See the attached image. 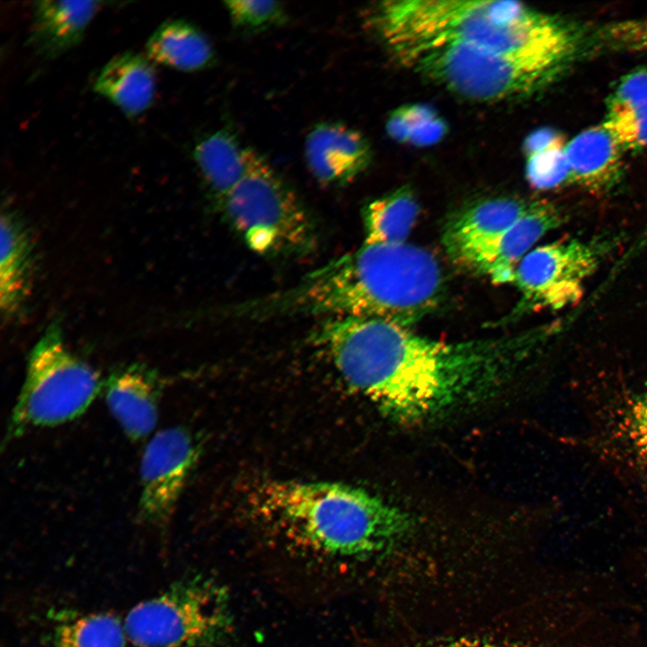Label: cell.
<instances>
[{
  "label": "cell",
  "instance_id": "obj_1",
  "mask_svg": "<svg viewBox=\"0 0 647 647\" xmlns=\"http://www.w3.org/2000/svg\"><path fill=\"white\" fill-rule=\"evenodd\" d=\"M542 330L460 341L376 318H329L315 343L343 381L383 413L425 422L483 403L527 367Z\"/></svg>",
  "mask_w": 647,
  "mask_h": 647
},
{
  "label": "cell",
  "instance_id": "obj_2",
  "mask_svg": "<svg viewBox=\"0 0 647 647\" xmlns=\"http://www.w3.org/2000/svg\"><path fill=\"white\" fill-rule=\"evenodd\" d=\"M444 292L441 268L407 243H367L255 307L266 314L376 318L410 328L435 310Z\"/></svg>",
  "mask_w": 647,
  "mask_h": 647
},
{
  "label": "cell",
  "instance_id": "obj_3",
  "mask_svg": "<svg viewBox=\"0 0 647 647\" xmlns=\"http://www.w3.org/2000/svg\"><path fill=\"white\" fill-rule=\"evenodd\" d=\"M252 503L304 556L339 572L395 548L413 529L409 514L362 489L329 482L268 481Z\"/></svg>",
  "mask_w": 647,
  "mask_h": 647
},
{
  "label": "cell",
  "instance_id": "obj_4",
  "mask_svg": "<svg viewBox=\"0 0 647 647\" xmlns=\"http://www.w3.org/2000/svg\"><path fill=\"white\" fill-rule=\"evenodd\" d=\"M374 21L394 56L459 44L569 57L575 43L561 22L515 1L393 0L377 7Z\"/></svg>",
  "mask_w": 647,
  "mask_h": 647
},
{
  "label": "cell",
  "instance_id": "obj_5",
  "mask_svg": "<svg viewBox=\"0 0 647 647\" xmlns=\"http://www.w3.org/2000/svg\"><path fill=\"white\" fill-rule=\"evenodd\" d=\"M395 57L437 84L477 101H499L528 93L546 82L568 58L459 44H443Z\"/></svg>",
  "mask_w": 647,
  "mask_h": 647
},
{
  "label": "cell",
  "instance_id": "obj_6",
  "mask_svg": "<svg viewBox=\"0 0 647 647\" xmlns=\"http://www.w3.org/2000/svg\"><path fill=\"white\" fill-rule=\"evenodd\" d=\"M137 647H215L229 639L234 617L226 589L212 579H182L134 606L124 618Z\"/></svg>",
  "mask_w": 647,
  "mask_h": 647
},
{
  "label": "cell",
  "instance_id": "obj_7",
  "mask_svg": "<svg viewBox=\"0 0 647 647\" xmlns=\"http://www.w3.org/2000/svg\"><path fill=\"white\" fill-rule=\"evenodd\" d=\"M220 207L244 243L260 254L299 256L316 246V226L309 211L259 155Z\"/></svg>",
  "mask_w": 647,
  "mask_h": 647
},
{
  "label": "cell",
  "instance_id": "obj_8",
  "mask_svg": "<svg viewBox=\"0 0 647 647\" xmlns=\"http://www.w3.org/2000/svg\"><path fill=\"white\" fill-rule=\"evenodd\" d=\"M102 387L98 373L67 348L59 326L52 324L30 353L24 382L9 419L7 438L80 417Z\"/></svg>",
  "mask_w": 647,
  "mask_h": 647
},
{
  "label": "cell",
  "instance_id": "obj_9",
  "mask_svg": "<svg viewBox=\"0 0 647 647\" xmlns=\"http://www.w3.org/2000/svg\"><path fill=\"white\" fill-rule=\"evenodd\" d=\"M600 244L566 238L530 250L514 271L512 284L520 293L514 314L560 310L580 302L602 259Z\"/></svg>",
  "mask_w": 647,
  "mask_h": 647
},
{
  "label": "cell",
  "instance_id": "obj_10",
  "mask_svg": "<svg viewBox=\"0 0 647 647\" xmlns=\"http://www.w3.org/2000/svg\"><path fill=\"white\" fill-rule=\"evenodd\" d=\"M192 435L173 426L159 430L146 444L140 461L138 517L147 525L164 527L198 460Z\"/></svg>",
  "mask_w": 647,
  "mask_h": 647
},
{
  "label": "cell",
  "instance_id": "obj_11",
  "mask_svg": "<svg viewBox=\"0 0 647 647\" xmlns=\"http://www.w3.org/2000/svg\"><path fill=\"white\" fill-rule=\"evenodd\" d=\"M530 202L492 198L475 202L446 224L442 244L448 257L470 270L484 253L525 213Z\"/></svg>",
  "mask_w": 647,
  "mask_h": 647
},
{
  "label": "cell",
  "instance_id": "obj_12",
  "mask_svg": "<svg viewBox=\"0 0 647 647\" xmlns=\"http://www.w3.org/2000/svg\"><path fill=\"white\" fill-rule=\"evenodd\" d=\"M372 152L358 130L333 122L315 126L305 141V159L311 174L326 186L344 185L369 165Z\"/></svg>",
  "mask_w": 647,
  "mask_h": 647
},
{
  "label": "cell",
  "instance_id": "obj_13",
  "mask_svg": "<svg viewBox=\"0 0 647 647\" xmlns=\"http://www.w3.org/2000/svg\"><path fill=\"white\" fill-rule=\"evenodd\" d=\"M161 388L157 374L140 364L116 369L103 383L108 408L130 439H145L155 430Z\"/></svg>",
  "mask_w": 647,
  "mask_h": 647
},
{
  "label": "cell",
  "instance_id": "obj_14",
  "mask_svg": "<svg viewBox=\"0 0 647 647\" xmlns=\"http://www.w3.org/2000/svg\"><path fill=\"white\" fill-rule=\"evenodd\" d=\"M564 220L561 209L553 203L530 202L525 213L478 258L469 271L494 283H512L519 261L542 236Z\"/></svg>",
  "mask_w": 647,
  "mask_h": 647
},
{
  "label": "cell",
  "instance_id": "obj_15",
  "mask_svg": "<svg viewBox=\"0 0 647 647\" xmlns=\"http://www.w3.org/2000/svg\"><path fill=\"white\" fill-rule=\"evenodd\" d=\"M99 1L34 3L27 43L44 60H52L78 45L100 7Z\"/></svg>",
  "mask_w": 647,
  "mask_h": 647
},
{
  "label": "cell",
  "instance_id": "obj_16",
  "mask_svg": "<svg viewBox=\"0 0 647 647\" xmlns=\"http://www.w3.org/2000/svg\"><path fill=\"white\" fill-rule=\"evenodd\" d=\"M93 86L128 117H136L153 102L155 71L149 58L128 51L111 58L98 73Z\"/></svg>",
  "mask_w": 647,
  "mask_h": 647
},
{
  "label": "cell",
  "instance_id": "obj_17",
  "mask_svg": "<svg viewBox=\"0 0 647 647\" xmlns=\"http://www.w3.org/2000/svg\"><path fill=\"white\" fill-rule=\"evenodd\" d=\"M565 151L571 181L590 191H603L618 180L622 149L602 124L579 133Z\"/></svg>",
  "mask_w": 647,
  "mask_h": 647
},
{
  "label": "cell",
  "instance_id": "obj_18",
  "mask_svg": "<svg viewBox=\"0 0 647 647\" xmlns=\"http://www.w3.org/2000/svg\"><path fill=\"white\" fill-rule=\"evenodd\" d=\"M32 243L28 231L9 210L1 215L0 306L5 316L19 311L31 288Z\"/></svg>",
  "mask_w": 647,
  "mask_h": 647
},
{
  "label": "cell",
  "instance_id": "obj_19",
  "mask_svg": "<svg viewBox=\"0 0 647 647\" xmlns=\"http://www.w3.org/2000/svg\"><path fill=\"white\" fill-rule=\"evenodd\" d=\"M257 155L226 130L202 138L193 150L201 177L219 206L246 175Z\"/></svg>",
  "mask_w": 647,
  "mask_h": 647
},
{
  "label": "cell",
  "instance_id": "obj_20",
  "mask_svg": "<svg viewBox=\"0 0 647 647\" xmlns=\"http://www.w3.org/2000/svg\"><path fill=\"white\" fill-rule=\"evenodd\" d=\"M602 125L622 150L647 148V68L620 80L607 101Z\"/></svg>",
  "mask_w": 647,
  "mask_h": 647
},
{
  "label": "cell",
  "instance_id": "obj_21",
  "mask_svg": "<svg viewBox=\"0 0 647 647\" xmlns=\"http://www.w3.org/2000/svg\"><path fill=\"white\" fill-rule=\"evenodd\" d=\"M148 58L172 68L191 72L208 67L214 51L206 35L183 20L162 23L146 44Z\"/></svg>",
  "mask_w": 647,
  "mask_h": 647
},
{
  "label": "cell",
  "instance_id": "obj_22",
  "mask_svg": "<svg viewBox=\"0 0 647 647\" xmlns=\"http://www.w3.org/2000/svg\"><path fill=\"white\" fill-rule=\"evenodd\" d=\"M419 215V205L412 191L400 188L368 204L363 212L365 242L403 244Z\"/></svg>",
  "mask_w": 647,
  "mask_h": 647
},
{
  "label": "cell",
  "instance_id": "obj_23",
  "mask_svg": "<svg viewBox=\"0 0 647 647\" xmlns=\"http://www.w3.org/2000/svg\"><path fill=\"white\" fill-rule=\"evenodd\" d=\"M128 641L124 620L108 612L63 619L52 633V647H126Z\"/></svg>",
  "mask_w": 647,
  "mask_h": 647
},
{
  "label": "cell",
  "instance_id": "obj_24",
  "mask_svg": "<svg viewBox=\"0 0 647 647\" xmlns=\"http://www.w3.org/2000/svg\"><path fill=\"white\" fill-rule=\"evenodd\" d=\"M386 129L394 140L417 146L439 142L448 130L444 120L423 104H408L395 109L389 115Z\"/></svg>",
  "mask_w": 647,
  "mask_h": 647
},
{
  "label": "cell",
  "instance_id": "obj_25",
  "mask_svg": "<svg viewBox=\"0 0 647 647\" xmlns=\"http://www.w3.org/2000/svg\"><path fill=\"white\" fill-rule=\"evenodd\" d=\"M565 147L559 135L552 142L526 154V176L534 188L550 190L571 181Z\"/></svg>",
  "mask_w": 647,
  "mask_h": 647
},
{
  "label": "cell",
  "instance_id": "obj_26",
  "mask_svg": "<svg viewBox=\"0 0 647 647\" xmlns=\"http://www.w3.org/2000/svg\"><path fill=\"white\" fill-rule=\"evenodd\" d=\"M233 24L249 32H258L280 24L286 18L277 1L235 0L224 2Z\"/></svg>",
  "mask_w": 647,
  "mask_h": 647
},
{
  "label": "cell",
  "instance_id": "obj_27",
  "mask_svg": "<svg viewBox=\"0 0 647 647\" xmlns=\"http://www.w3.org/2000/svg\"><path fill=\"white\" fill-rule=\"evenodd\" d=\"M620 425L629 447L637 456L647 460V391L629 398Z\"/></svg>",
  "mask_w": 647,
  "mask_h": 647
},
{
  "label": "cell",
  "instance_id": "obj_28",
  "mask_svg": "<svg viewBox=\"0 0 647 647\" xmlns=\"http://www.w3.org/2000/svg\"><path fill=\"white\" fill-rule=\"evenodd\" d=\"M439 647H497L493 644H488V643H474V642H456L453 643H448L445 645H441Z\"/></svg>",
  "mask_w": 647,
  "mask_h": 647
}]
</instances>
